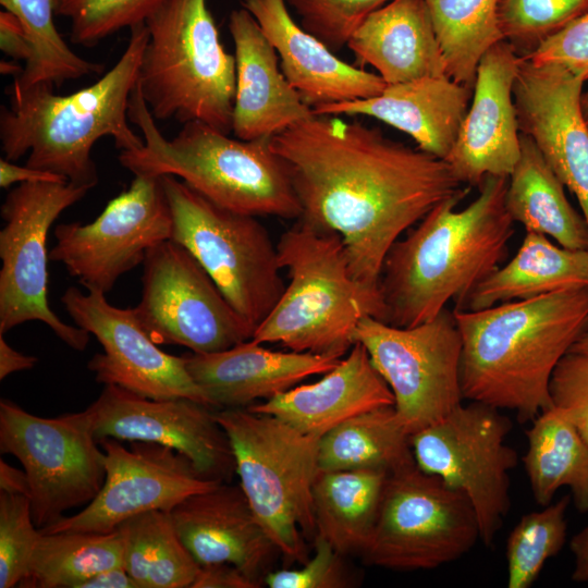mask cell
<instances>
[{
    "label": "cell",
    "mask_w": 588,
    "mask_h": 588,
    "mask_svg": "<svg viewBox=\"0 0 588 588\" xmlns=\"http://www.w3.org/2000/svg\"><path fill=\"white\" fill-rule=\"evenodd\" d=\"M38 362L37 357L22 354L14 350L0 334V380L8 376L33 368Z\"/></svg>",
    "instance_id": "obj_50"
},
{
    "label": "cell",
    "mask_w": 588,
    "mask_h": 588,
    "mask_svg": "<svg viewBox=\"0 0 588 588\" xmlns=\"http://www.w3.org/2000/svg\"><path fill=\"white\" fill-rule=\"evenodd\" d=\"M228 436L240 485L259 523L289 562L309 559L317 535L313 485L319 438L248 408L215 409Z\"/></svg>",
    "instance_id": "obj_8"
},
{
    "label": "cell",
    "mask_w": 588,
    "mask_h": 588,
    "mask_svg": "<svg viewBox=\"0 0 588 588\" xmlns=\"http://www.w3.org/2000/svg\"><path fill=\"white\" fill-rule=\"evenodd\" d=\"M505 206L526 232L543 234L571 249H588V224L568 201L532 139L520 133V156L509 176Z\"/></svg>",
    "instance_id": "obj_30"
},
{
    "label": "cell",
    "mask_w": 588,
    "mask_h": 588,
    "mask_svg": "<svg viewBox=\"0 0 588 588\" xmlns=\"http://www.w3.org/2000/svg\"><path fill=\"white\" fill-rule=\"evenodd\" d=\"M588 12V0H499L503 39L528 58L548 38Z\"/></svg>",
    "instance_id": "obj_39"
},
{
    "label": "cell",
    "mask_w": 588,
    "mask_h": 588,
    "mask_svg": "<svg viewBox=\"0 0 588 588\" xmlns=\"http://www.w3.org/2000/svg\"><path fill=\"white\" fill-rule=\"evenodd\" d=\"M389 473L380 469L318 470L313 485L317 535L342 555L365 550Z\"/></svg>",
    "instance_id": "obj_31"
},
{
    "label": "cell",
    "mask_w": 588,
    "mask_h": 588,
    "mask_svg": "<svg viewBox=\"0 0 588 588\" xmlns=\"http://www.w3.org/2000/svg\"><path fill=\"white\" fill-rule=\"evenodd\" d=\"M520 59L501 40L478 64L469 108L444 160L462 184L479 187L487 175L510 176L519 159L513 84Z\"/></svg>",
    "instance_id": "obj_21"
},
{
    "label": "cell",
    "mask_w": 588,
    "mask_h": 588,
    "mask_svg": "<svg viewBox=\"0 0 588 588\" xmlns=\"http://www.w3.org/2000/svg\"><path fill=\"white\" fill-rule=\"evenodd\" d=\"M160 177L172 216L171 240L193 254L255 331L285 289L277 244L257 217L224 209L174 175Z\"/></svg>",
    "instance_id": "obj_9"
},
{
    "label": "cell",
    "mask_w": 588,
    "mask_h": 588,
    "mask_svg": "<svg viewBox=\"0 0 588 588\" xmlns=\"http://www.w3.org/2000/svg\"><path fill=\"white\" fill-rule=\"evenodd\" d=\"M98 442L106 454L101 490L81 512L39 529L41 534L111 532L135 515L170 512L187 497L222 482L204 477L188 457L166 445L131 441L127 449L113 438Z\"/></svg>",
    "instance_id": "obj_17"
},
{
    "label": "cell",
    "mask_w": 588,
    "mask_h": 588,
    "mask_svg": "<svg viewBox=\"0 0 588 588\" xmlns=\"http://www.w3.org/2000/svg\"><path fill=\"white\" fill-rule=\"evenodd\" d=\"M0 71L3 75H14L15 77L20 76L24 71V68L17 64L15 60L7 61L2 60L0 63Z\"/></svg>",
    "instance_id": "obj_53"
},
{
    "label": "cell",
    "mask_w": 588,
    "mask_h": 588,
    "mask_svg": "<svg viewBox=\"0 0 588 588\" xmlns=\"http://www.w3.org/2000/svg\"><path fill=\"white\" fill-rule=\"evenodd\" d=\"M143 267L142 297L133 310L155 343L205 354L253 338L254 329L183 245L171 238L157 244Z\"/></svg>",
    "instance_id": "obj_15"
},
{
    "label": "cell",
    "mask_w": 588,
    "mask_h": 588,
    "mask_svg": "<svg viewBox=\"0 0 588 588\" xmlns=\"http://www.w3.org/2000/svg\"><path fill=\"white\" fill-rule=\"evenodd\" d=\"M69 183L68 179L52 172L17 166L12 161L1 158L0 159V186L2 188H9L14 183Z\"/></svg>",
    "instance_id": "obj_48"
},
{
    "label": "cell",
    "mask_w": 588,
    "mask_h": 588,
    "mask_svg": "<svg viewBox=\"0 0 588 588\" xmlns=\"http://www.w3.org/2000/svg\"><path fill=\"white\" fill-rule=\"evenodd\" d=\"M511 429L500 409L470 401L411 436L417 467L468 498L486 547L511 506L510 471L518 462L505 441Z\"/></svg>",
    "instance_id": "obj_13"
},
{
    "label": "cell",
    "mask_w": 588,
    "mask_h": 588,
    "mask_svg": "<svg viewBox=\"0 0 588 588\" xmlns=\"http://www.w3.org/2000/svg\"><path fill=\"white\" fill-rule=\"evenodd\" d=\"M569 549L574 558L572 579L588 583V526L571 539Z\"/></svg>",
    "instance_id": "obj_51"
},
{
    "label": "cell",
    "mask_w": 588,
    "mask_h": 588,
    "mask_svg": "<svg viewBox=\"0 0 588 588\" xmlns=\"http://www.w3.org/2000/svg\"><path fill=\"white\" fill-rule=\"evenodd\" d=\"M446 75L474 89L482 56L503 39L499 0H425Z\"/></svg>",
    "instance_id": "obj_36"
},
{
    "label": "cell",
    "mask_w": 588,
    "mask_h": 588,
    "mask_svg": "<svg viewBox=\"0 0 588 588\" xmlns=\"http://www.w3.org/2000/svg\"><path fill=\"white\" fill-rule=\"evenodd\" d=\"M124 537L123 565L139 588H191L199 568L170 512L135 515L118 527Z\"/></svg>",
    "instance_id": "obj_34"
},
{
    "label": "cell",
    "mask_w": 588,
    "mask_h": 588,
    "mask_svg": "<svg viewBox=\"0 0 588 588\" xmlns=\"http://www.w3.org/2000/svg\"><path fill=\"white\" fill-rule=\"evenodd\" d=\"M572 498L565 495L541 511L522 516L506 542L507 587L529 588L546 562L563 548L567 535L566 511Z\"/></svg>",
    "instance_id": "obj_38"
},
{
    "label": "cell",
    "mask_w": 588,
    "mask_h": 588,
    "mask_svg": "<svg viewBox=\"0 0 588 588\" xmlns=\"http://www.w3.org/2000/svg\"><path fill=\"white\" fill-rule=\"evenodd\" d=\"M261 584L231 563H210L200 568L191 588H258Z\"/></svg>",
    "instance_id": "obj_46"
},
{
    "label": "cell",
    "mask_w": 588,
    "mask_h": 588,
    "mask_svg": "<svg viewBox=\"0 0 588 588\" xmlns=\"http://www.w3.org/2000/svg\"><path fill=\"white\" fill-rule=\"evenodd\" d=\"M586 81L559 64L520 59L513 84L519 133L530 137L576 197L588 224V126L580 98Z\"/></svg>",
    "instance_id": "obj_20"
},
{
    "label": "cell",
    "mask_w": 588,
    "mask_h": 588,
    "mask_svg": "<svg viewBox=\"0 0 588 588\" xmlns=\"http://www.w3.org/2000/svg\"><path fill=\"white\" fill-rule=\"evenodd\" d=\"M79 588H139L124 565L102 571L81 584Z\"/></svg>",
    "instance_id": "obj_49"
},
{
    "label": "cell",
    "mask_w": 588,
    "mask_h": 588,
    "mask_svg": "<svg viewBox=\"0 0 588 588\" xmlns=\"http://www.w3.org/2000/svg\"><path fill=\"white\" fill-rule=\"evenodd\" d=\"M525 59L536 64H559L588 81V12L548 38Z\"/></svg>",
    "instance_id": "obj_45"
},
{
    "label": "cell",
    "mask_w": 588,
    "mask_h": 588,
    "mask_svg": "<svg viewBox=\"0 0 588 588\" xmlns=\"http://www.w3.org/2000/svg\"><path fill=\"white\" fill-rule=\"evenodd\" d=\"M343 556L324 538L316 535L314 554L301 568L269 571L264 584L270 588H345L351 576Z\"/></svg>",
    "instance_id": "obj_43"
},
{
    "label": "cell",
    "mask_w": 588,
    "mask_h": 588,
    "mask_svg": "<svg viewBox=\"0 0 588 588\" xmlns=\"http://www.w3.org/2000/svg\"><path fill=\"white\" fill-rule=\"evenodd\" d=\"M128 120L144 145L122 150L119 162L134 175H174L211 203L253 217L298 219L302 207L290 169L271 138L234 139L199 121L183 124L167 139L139 89L132 93Z\"/></svg>",
    "instance_id": "obj_5"
},
{
    "label": "cell",
    "mask_w": 588,
    "mask_h": 588,
    "mask_svg": "<svg viewBox=\"0 0 588 588\" xmlns=\"http://www.w3.org/2000/svg\"><path fill=\"white\" fill-rule=\"evenodd\" d=\"M124 537L111 532L41 534L19 587L79 588L94 575L123 565Z\"/></svg>",
    "instance_id": "obj_35"
},
{
    "label": "cell",
    "mask_w": 588,
    "mask_h": 588,
    "mask_svg": "<svg viewBox=\"0 0 588 588\" xmlns=\"http://www.w3.org/2000/svg\"><path fill=\"white\" fill-rule=\"evenodd\" d=\"M414 465L411 437L394 405L360 413L319 438V470L380 469L393 474Z\"/></svg>",
    "instance_id": "obj_33"
},
{
    "label": "cell",
    "mask_w": 588,
    "mask_h": 588,
    "mask_svg": "<svg viewBox=\"0 0 588 588\" xmlns=\"http://www.w3.org/2000/svg\"><path fill=\"white\" fill-rule=\"evenodd\" d=\"M0 48L15 61L26 62L32 56V48L21 22L7 10L0 13Z\"/></svg>",
    "instance_id": "obj_47"
},
{
    "label": "cell",
    "mask_w": 588,
    "mask_h": 588,
    "mask_svg": "<svg viewBox=\"0 0 588 588\" xmlns=\"http://www.w3.org/2000/svg\"><path fill=\"white\" fill-rule=\"evenodd\" d=\"M354 342L364 345L391 389L396 415L409 437L463 404L462 339L453 309L446 307L409 328L366 316L355 329Z\"/></svg>",
    "instance_id": "obj_12"
},
{
    "label": "cell",
    "mask_w": 588,
    "mask_h": 588,
    "mask_svg": "<svg viewBox=\"0 0 588 588\" xmlns=\"http://www.w3.org/2000/svg\"><path fill=\"white\" fill-rule=\"evenodd\" d=\"M581 112L585 119V122L588 126V88L586 91H583L580 98Z\"/></svg>",
    "instance_id": "obj_55"
},
{
    "label": "cell",
    "mask_w": 588,
    "mask_h": 588,
    "mask_svg": "<svg viewBox=\"0 0 588 588\" xmlns=\"http://www.w3.org/2000/svg\"><path fill=\"white\" fill-rule=\"evenodd\" d=\"M346 46L388 84L446 75L425 0H393L370 13Z\"/></svg>",
    "instance_id": "obj_28"
},
{
    "label": "cell",
    "mask_w": 588,
    "mask_h": 588,
    "mask_svg": "<svg viewBox=\"0 0 588 588\" xmlns=\"http://www.w3.org/2000/svg\"><path fill=\"white\" fill-rule=\"evenodd\" d=\"M270 145L290 169L298 220L338 233L354 278L372 291L401 234L463 188L444 160L338 115L315 114Z\"/></svg>",
    "instance_id": "obj_1"
},
{
    "label": "cell",
    "mask_w": 588,
    "mask_h": 588,
    "mask_svg": "<svg viewBox=\"0 0 588 588\" xmlns=\"http://www.w3.org/2000/svg\"><path fill=\"white\" fill-rule=\"evenodd\" d=\"M0 491L8 493L29 494V483L25 471L0 461Z\"/></svg>",
    "instance_id": "obj_52"
},
{
    "label": "cell",
    "mask_w": 588,
    "mask_h": 588,
    "mask_svg": "<svg viewBox=\"0 0 588 588\" xmlns=\"http://www.w3.org/2000/svg\"><path fill=\"white\" fill-rule=\"evenodd\" d=\"M277 248L289 283L255 330L254 341L342 358L355 343L354 332L364 317L383 321L380 292L354 278L338 233L297 219Z\"/></svg>",
    "instance_id": "obj_6"
},
{
    "label": "cell",
    "mask_w": 588,
    "mask_h": 588,
    "mask_svg": "<svg viewBox=\"0 0 588 588\" xmlns=\"http://www.w3.org/2000/svg\"><path fill=\"white\" fill-rule=\"evenodd\" d=\"M480 540L468 498L417 465L390 474L369 541L371 566L433 569L458 560Z\"/></svg>",
    "instance_id": "obj_10"
},
{
    "label": "cell",
    "mask_w": 588,
    "mask_h": 588,
    "mask_svg": "<svg viewBox=\"0 0 588 588\" xmlns=\"http://www.w3.org/2000/svg\"><path fill=\"white\" fill-rule=\"evenodd\" d=\"M242 8L255 17L284 76L309 107L375 97L387 87L380 75L342 61L299 26L285 0H243Z\"/></svg>",
    "instance_id": "obj_24"
},
{
    "label": "cell",
    "mask_w": 588,
    "mask_h": 588,
    "mask_svg": "<svg viewBox=\"0 0 588 588\" xmlns=\"http://www.w3.org/2000/svg\"><path fill=\"white\" fill-rule=\"evenodd\" d=\"M301 25L330 50L339 51L373 11L393 0H286Z\"/></svg>",
    "instance_id": "obj_42"
},
{
    "label": "cell",
    "mask_w": 588,
    "mask_h": 588,
    "mask_svg": "<svg viewBox=\"0 0 588 588\" xmlns=\"http://www.w3.org/2000/svg\"><path fill=\"white\" fill-rule=\"evenodd\" d=\"M473 89L448 75L387 85L375 97L322 105L316 115H367L406 134L417 148L445 160L469 108Z\"/></svg>",
    "instance_id": "obj_26"
},
{
    "label": "cell",
    "mask_w": 588,
    "mask_h": 588,
    "mask_svg": "<svg viewBox=\"0 0 588 588\" xmlns=\"http://www.w3.org/2000/svg\"><path fill=\"white\" fill-rule=\"evenodd\" d=\"M161 0H60L56 14L71 21V41L93 47L124 27L145 22Z\"/></svg>",
    "instance_id": "obj_40"
},
{
    "label": "cell",
    "mask_w": 588,
    "mask_h": 588,
    "mask_svg": "<svg viewBox=\"0 0 588 588\" xmlns=\"http://www.w3.org/2000/svg\"><path fill=\"white\" fill-rule=\"evenodd\" d=\"M229 30L236 62L232 115V132L236 138H271L314 117L313 108L289 83L275 49L246 9L230 13Z\"/></svg>",
    "instance_id": "obj_23"
},
{
    "label": "cell",
    "mask_w": 588,
    "mask_h": 588,
    "mask_svg": "<svg viewBox=\"0 0 588 588\" xmlns=\"http://www.w3.org/2000/svg\"><path fill=\"white\" fill-rule=\"evenodd\" d=\"M588 286V249H571L526 232L515 256L478 283L455 310H479L571 287Z\"/></svg>",
    "instance_id": "obj_29"
},
{
    "label": "cell",
    "mask_w": 588,
    "mask_h": 588,
    "mask_svg": "<svg viewBox=\"0 0 588 588\" xmlns=\"http://www.w3.org/2000/svg\"><path fill=\"white\" fill-rule=\"evenodd\" d=\"M0 451L15 456L29 483L35 525L42 529L88 505L106 479V454L85 411L46 418L0 401Z\"/></svg>",
    "instance_id": "obj_11"
},
{
    "label": "cell",
    "mask_w": 588,
    "mask_h": 588,
    "mask_svg": "<svg viewBox=\"0 0 588 588\" xmlns=\"http://www.w3.org/2000/svg\"><path fill=\"white\" fill-rule=\"evenodd\" d=\"M99 441L113 438L158 443L191 460L206 478L229 482L235 462L215 408L189 399L154 400L114 384L84 409Z\"/></svg>",
    "instance_id": "obj_19"
},
{
    "label": "cell",
    "mask_w": 588,
    "mask_h": 588,
    "mask_svg": "<svg viewBox=\"0 0 588 588\" xmlns=\"http://www.w3.org/2000/svg\"><path fill=\"white\" fill-rule=\"evenodd\" d=\"M91 187L74 183H21L2 206L0 231V334L41 321L68 346L84 351L90 333L63 322L48 302L47 236L60 213Z\"/></svg>",
    "instance_id": "obj_14"
},
{
    "label": "cell",
    "mask_w": 588,
    "mask_h": 588,
    "mask_svg": "<svg viewBox=\"0 0 588 588\" xmlns=\"http://www.w3.org/2000/svg\"><path fill=\"white\" fill-rule=\"evenodd\" d=\"M61 302L76 326L103 347V353L95 354L87 364L97 382L154 400L185 397L209 405L189 375L184 355L174 356L159 348L133 309L111 305L102 292L83 293L76 286H70Z\"/></svg>",
    "instance_id": "obj_18"
},
{
    "label": "cell",
    "mask_w": 588,
    "mask_h": 588,
    "mask_svg": "<svg viewBox=\"0 0 588 588\" xmlns=\"http://www.w3.org/2000/svg\"><path fill=\"white\" fill-rule=\"evenodd\" d=\"M569 352L588 355V324L580 334V336L577 339V341L574 343V345L571 347Z\"/></svg>",
    "instance_id": "obj_54"
},
{
    "label": "cell",
    "mask_w": 588,
    "mask_h": 588,
    "mask_svg": "<svg viewBox=\"0 0 588 588\" xmlns=\"http://www.w3.org/2000/svg\"><path fill=\"white\" fill-rule=\"evenodd\" d=\"M4 10L21 22L32 48L22 74L13 84L21 88L36 84L60 86L69 79L99 73L102 65L76 54L63 40L53 22L59 0H0Z\"/></svg>",
    "instance_id": "obj_37"
},
{
    "label": "cell",
    "mask_w": 588,
    "mask_h": 588,
    "mask_svg": "<svg viewBox=\"0 0 588 588\" xmlns=\"http://www.w3.org/2000/svg\"><path fill=\"white\" fill-rule=\"evenodd\" d=\"M526 431L524 466L535 501L551 503L562 487L571 489L580 513L588 512V443L556 408L541 412Z\"/></svg>",
    "instance_id": "obj_32"
},
{
    "label": "cell",
    "mask_w": 588,
    "mask_h": 588,
    "mask_svg": "<svg viewBox=\"0 0 588 588\" xmlns=\"http://www.w3.org/2000/svg\"><path fill=\"white\" fill-rule=\"evenodd\" d=\"M186 368L215 409L246 408L269 400L341 358L305 352L272 351L253 339L216 353L185 354Z\"/></svg>",
    "instance_id": "obj_25"
},
{
    "label": "cell",
    "mask_w": 588,
    "mask_h": 588,
    "mask_svg": "<svg viewBox=\"0 0 588 588\" xmlns=\"http://www.w3.org/2000/svg\"><path fill=\"white\" fill-rule=\"evenodd\" d=\"M509 176L487 175L478 196L465 208L462 188L431 209L389 249L379 292L383 322L409 328L433 319L501 266L514 221L505 206Z\"/></svg>",
    "instance_id": "obj_2"
},
{
    "label": "cell",
    "mask_w": 588,
    "mask_h": 588,
    "mask_svg": "<svg viewBox=\"0 0 588 588\" xmlns=\"http://www.w3.org/2000/svg\"><path fill=\"white\" fill-rule=\"evenodd\" d=\"M40 536L28 497L0 491V588L19 587Z\"/></svg>",
    "instance_id": "obj_41"
},
{
    "label": "cell",
    "mask_w": 588,
    "mask_h": 588,
    "mask_svg": "<svg viewBox=\"0 0 588 588\" xmlns=\"http://www.w3.org/2000/svg\"><path fill=\"white\" fill-rule=\"evenodd\" d=\"M171 231L161 177L134 175L93 222L58 224L49 258L86 290L106 294L121 275L143 264L151 247L171 238Z\"/></svg>",
    "instance_id": "obj_16"
},
{
    "label": "cell",
    "mask_w": 588,
    "mask_h": 588,
    "mask_svg": "<svg viewBox=\"0 0 588 588\" xmlns=\"http://www.w3.org/2000/svg\"><path fill=\"white\" fill-rule=\"evenodd\" d=\"M119 61L93 85L66 96L51 84L8 88L9 106L0 110V142L4 159L28 155L26 166L60 174L69 182L94 187L98 181L91 150L111 136L122 150L138 149L144 140L127 124L132 93L148 40L145 22L131 28Z\"/></svg>",
    "instance_id": "obj_4"
},
{
    "label": "cell",
    "mask_w": 588,
    "mask_h": 588,
    "mask_svg": "<svg viewBox=\"0 0 588 588\" xmlns=\"http://www.w3.org/2000/svg\"><path fill=\"white\" fill-rule=\"evenodd\" d=\"M388 405H394L391 389L364 345L355 342L318 381L295 385L246 408L272 415L303 433L320 438L360 413Z\"/></svg>",
    "instance_id": "obj_27"
},
{
    "label": "cell",
    "mask_w": 588,
    "mask_h": 588,
    "mask_svg": "<svg viewBox=\"0 0 588 588\" xmlns=\"http://www.w3.org/2000/svg\"><path fill=\"white\" fill-rule=\"evenodd\" d=\"M185 547L199 563H231L264 584L279 552L256 517L241 485L220 482L170 511Z\"/></svg>",
    "instance_id": "obj_22"
},
{
    "label": "cell",
    "mask_w": 588,
    "mask_h": 588,
    "mask_svg": "<svg viewBox=\"0 0 588 588\" xmlns=\"http://www.w3.org/2000/svg\"><path fill=\"white\" fill-rule=\"evenodd\" d=\"M552 407L562 413L588 443V355L567 352L549 385Z\"/></svg>",
    "instance_id": "obj_44"
},
{
    "label": "cell",
    "mask_w": 588,
    "mask_h": 588,
    "mask_svg": "<svg viewBox=\"0 0 588 588\" xmlns=\"http://www.w3.org/2000/svg\"><path fill=\"white\" fill-rule=\"evenodd\" d=\"M60 1V0H59Z\"/></svg>",
    "instance_id": "obj_56"
},
{
    "label": "cell",
    "mask_w": 588,
    "mask_h": 588,
    "mask_svg": "<svg viewBox=\"0 0 588 588\" xmlns=\"http://www.w3.org/2000/svg\"><path fill=\"white\" fill-rule=\"evenodd\" d=\"M454 310L464 399L532 421L552 407V373L588 324V286Z\"/></svg>",
    "instance_id": "obj_3"
},
{
    "label": "cell",
    "mask_w": 588,
    "mask_h": 588,
    "mask_svg": "<svg viewBox=\"0 0 588 588\" xmlns=\"http://www.w3.org/2000/svg\"><path fill=\"white\" fill-rule=\"evenodd\" d=\"M145 24L137 87L154 119L199 121L230 135L236 62L207 0H161Z\"/></svg>",
    "instance_id": "obj_7"
}]
</instances>
